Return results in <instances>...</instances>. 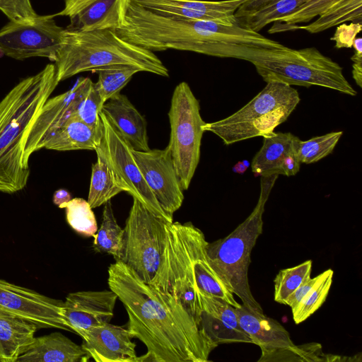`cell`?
<instances>
[{
    "instance_id": "obj_1",
    "label": "cell",
    "mask_w": 362,
    "mask_h": 362,
    "mask_svg": "<svg viewBox=\"0 0 362 362\" xmlns=\"http://www.w3.org/2000/svg\"><path fill=\"white\" fill-rule=\"evenodd\" d=\"M107 284L122 303L127 329L147 352L136 362H206L217 347L172 296L141 280L122 262L108 267Z\"/></svg>"
},
{
    "instance_id": "obj_2",
    "label": "cell",
    "mask_w": 362,
    "mask_h": 362,
    "mask_svg": "<svg viewBox=\"0 0 362 362\" xmlns=\"http://www.w3.org/2000/svg\"><path fill=\"white\" fill-rule=\"evenodd\" d=\"M207 243L203 232L192 223L168 222L160 266L149 284L176 298L197 324L200 293L221 298L235 308L240 305L210 266Z\"/></svg>"
},
{
    "instance_id": "obj_3",
    "label": "cell",
    "mask_w": 362,
    "mask_h": 362,
    "mask_svg": "<svg viewBox=\"0 0 362 362\" xmlns=\"http://www.w3.org/2000/svg\"><path fill=\"white\" fill-rule=\"evenodd\" d=\"M59 81L54 64L16 83L0 100V192L14 194L28 184L26 141L45 102Z\"/></svg>"
},
{
    "instance_id": "obj_4",
    "label": "cell",
    "mask_w": 362,
    "mask_h": 362,
    "mask_svg": "<svg viewBox=\"0 0 362 362\" xmlns=\"http://www.w3.org/2000/svg\"><path fill=\"white\" fill-rule=\"evenodd\" d=\"M115 31L124 40L153 52L176 49L226 58L238 42L232 26L163 16L131 0Z\"/></svg>"
},
{
    "instance_id": "obj_5",
    "label": "cell",
    "mask_w": 362,
    "mask_h": 362,
    "mask_svg": "<svg viewBox=\"0 0 362 362\" xmlns=\"http://www.w3.org/2000/svg\"><path fill=\"white\" fill-rule=\"evenodd\" d=\"M54 64L59 82L114 64L169 76L168 68L153 52L124 40L111 29L78 31L66 28Z\"/></svg>"
},
{
    "instance_id": "obj_6",
    "label": "cell",
    "mask_w": 362,
    "mask_h": 362,
    "mask_svg": "<svg viewBox=\"0 0 362 362\" xmlns=\"http://www.w3.org/2000/svg\"><path fill=\"white\" fill-rule=\"evenodd\" d=\"M269 194L260 192L257 204L249 216L223 238L207 243L208 262L224 286L238 296L250 310L263 314L253 296L248 279L250 255L262 233V215Z\"/></svg>"
},
{
    "instance_id": "obj_7",
    "label": "cell",
    "mask_w": 362,
    "mask_h": 362,
    "mask_svg": "<svg viewBox=\"0 0 362 362\" xmlns=\"http://www.w3.org/2000/svg\"><path fill=\"white\" fill-rule=\"evenodd\" d=\"M251 63L266 83L317 86L351 96L357 94L344 76L342 67L315 47L273 49Z\"/></svg>"
},
{
    "instance_id": "obj_8",
    "label": "cell",
    "mask_w": 362,
    "mask_h": 362,
    "mask_svg": "<svg viewBox=\"0 0 362 362\" xmlns=\"http://www.w3.org/2000/svg\"><path fill=\"white\" fill-rule=\"evenodd\" d=\"M300 99L291 86L268 82L250 102L233 115L205 123L204 132L217 135L226 145L264 136L284 122Z\"/></svg>"
},
{
    "instance_id": "obj_9",
    "label": "cell",
    "mask_w": 362,
    "mask_h": 362,
    "mask_svg": "<svg viewBox=\"0 0 362 362\" xmlns=\"http://www.w3.org/2000/svg\"><path fill=\"white\" fill-rule=\"evenodd\" d=\"M168 145L183 190L188 189L199 162L203 126L198 100L187 83L175 88L168 112Z\"/></svg>"
},
{
    "instance_id": "obj_10",
    "label": "cell",
    "mask_w": 362,
    "mask_h": 362,
    "mask_svg": "<svg viewBox=\"0 0 362 362\" xmlns=\"http://www.w3.org/2000/svg\"><path fill=\"white\" fill-rule=\"evenodd\" d=\"M168 222L170 221L133 198L123 228L120 252L115 261L123 263L141 280L151 284L161 261Z\"/></svg>"
},
{
    "instance_id": "obj_11",
    "label": "cell",
    "mask_w": 362,
    "mask_h": 362,
    "mask_svg": "<svg viewBox=\"0 0 362 362\" xmlns=\"http://www.w3.org/2000/svg\"><path fill=\"white\" fill-rule=\"evenodd\" d=\"M103 137L95 151L107 164L116 184L123 192L138 199L148 209L168 221H173L163 211L146 182L134 158L130 143L117 131L107 117L100 111Z\"/></svg>"
},
{
    "instance_id": "obj_12",
    "label": "cell",
    "mask_w": 362,
    "mask_h": 362,
    "mask_svg": "<svg viewBox=\"0 0 362 362\" xmlns=\"http://www.w3.org/2000/svg\"><path fill=\"white\" fill-rule=\"evenodd\" d=\"M54 17L38 16L30 21H9L0 30V49L17 60L45 57L54 62L66 30Z\"/></svg>"
},
{
    "instance_id": "obj_13",
    "label": "cell",
    "mask_w": 362,
    "mask_h": 362,
    "mask_svg": "<svg viewBox=\"0 0 362 362\" xmlns=\"http://www.w3.org/2000/svg\"><path fill=\"white\" fill-rule=\"evenodd\" d=\"M64 301L0 279V310L23 318L40 328L72 332L63 315Z\"/></svg>"
},
{
    "instance_id": "obj_14",
    "label": "cell",
    "mask_w": 362,
    "mask_h": 362,
    "mask_svg": "<svg viewBox=\"0 0 362 362\" xmlns=\"http://www.w3.org/2000/svg\"><path fill=\"white\" fill-rule=\"evenodd\" d=\"M134 158L148 186L168 216L173 220L184 200L180 185L168 146L164 149L146 151L133 148Z\"/></svg>"
},
{
    "instance_id": "obj_15",
    "label": "cell",
    "mask_w": 362,
    "mask_h": 362,
    "mask_svg": "<svg viewBox=\"0 0 362 362\" xmlns=\"http://www.w3.org/2000/svg\"><path fill=\"white\" fill-rule=\"evenodd\" d=\"M93 82L89 78H79L65 93L49 98L42 106L28 136L24 159L29 163L31 155L40 150L46 136L75 116L78 106Z\"/></svg>"
},
{
    "instance_id": "obj_16",
    "label": "cell",
    "mask_w": 362,
    "mask_h": 362,
    "mask_svg": "<svg viewBox=\"0 0 362 362\" xmlns=\"http://www.w3.org/2000/svg\"><path fill=\"white\" fill-rule=\"evenodd\" d=\"M117 299L112 290L70 293L63 303V315L71 331L82 337L90 329L110 322Z\"/></svg>"
},
{
    "instance_id": "obj_17",
    "label": "cell",
    "mask_w": 362,
    "mask_h": 362,
    "mask_svg": "<svg viewBox=\"0 0 362 362\" xmlns=\"http://www.w3.org/2000/svg\"><path fill=\"white\" fill-rule=\"evenodd\" d=\"M158 14L226 25L238 23L235 13L245 0H131Z\"/></svg>"
},
{
    "instance_id": "obj_18",
    "label": "cell",
    "mask_w": 362,
    "mask_h": 362,
    "mask_svg": "<svg viewBox=\"0 0 362 362\" xmlns=\"http://www.w3.org/2000/svg\"><path fill=\"white\" fill-rule=\"evenodd\" d=\"M128 0H64L54 16H67L68 29L78 31L117 30L122 24Z\"/></svg>"
},
{
    "instance_id": "obj_19",
    "label": "cell",
    "mask_w": 362,
    "mask_h": 362,
    "mask_svg": "<svg viewBox=\"0 0 362 362\" xmlns=\"http://www.w3.org/2000/svg\"><path fill=\"white\" fill-rule=\"evenodd\" d=\"M199 326L217 346L234 342L252 343L240 327L235 307L226 300L199 293Z\"/></svg>"
},
{
    "instance_id": "obj_20",
    "label": "cell",
    "mask_w": 362,
    "mask_h": 362,
    "mask_svg": "<svg viewBox=\"0 0 362 362\" xmlns=\"http://www.w3.org/2000/svg\"><path fill=\"white\" fill-rule=\"evenodd\" d=\"M263 144L254 156L251 168L255 176H293L300 168L296 145L298 137L290 132H271L262 136Z\"/></svg>"
},
{
    "instance_id": "obj_21",
    "label": "cell",
    "mask_w": 362,
    "mask_h": 362,
    "mask_svg": "<svg viewBox=\"0 0 362 362\" xmlns=\"http://www.w3.org/2000/svg\"><path fill=\"white\" fill-rule=\"evenodd\" d=\"M82 347L97 362H136V344L127 329L110 322L93 327L81 337Z\"/></svg>"
},
{
    "instance_id": "obj_22",
    "label": "cell",
    "mask_w": 362,
    "mask_h": 362,
    "mask_svg": "<svg viewBox=\"0 0 362 362\" xmlns=\"http://www.w3.org/2000/svg\"><path fill=\"white\" fill-rule=\"evenodd\" d=\"M101 111L134 150L150 149L146 119L126 95L120 93L114 95L104 103Z\"/></svg>"
},
{
    "instance_id": "obj_23",
    "label": "cell",
    "mask_w": 362,
    "mask_h": 362,
    "mask_svg": "<svg viewBox=\"0 0 362 362\" xmlns=\"http://www.w3.org/2000/svg\"><path fill=\"white\" fill-rule=\"evenodd\" d=\"M235 310L240 327L262 352L294 344L288 332L278 321L255 313L243 304Z\"/></svg>"
},
{
    "instance_id": "obj_24",
    "label": "cell",
    "mask_w": 362,
    "mask_h": 362,
    "mask_svg": "<svg viewBox=\"0 0 362 362\" xmlns=\"http://www.w3.org/2000/svg\"><path fill=\"white\" fill-rule=\"evenodd\" d=\"M90 359L81 345L56 332L35 337L16 362H87Z\"/></svg>"
},
{
    "instance_id": "obj_25",
    "label": "cell",
    "mask_w": 362,
    "mask_h": 362,
    "mask_svg": "<svg viewBox=\"0 0 362 362\" xmlns=\"http://www.w3.org/2000/svg\"><path fill=\"white\" fill-rule=\"evenodd\" d=\"M103 126L93 127L73 116L44 139L40 149L57 151H95L103 137Z\"/></svg>"
},
{
    "instance_id": "obj_26",
    "label": "cell",
    "mask_w": 362,
    "mask_h": 362,
    "mask_svg": "<svg viewBox=\"0 0 362 362\" xmlns=\"http://www.w3.org/2000/svg\"><path fill=\"white\" fill-rule=\"evenodd\" d=\"M362 0H337L316 21L305 25H285L274 22L269 33H275L294 30H305L310 33H317L347 21L361 23Z\"/></svg>"
},
{
    "instance_id": "obj_27",
    "label": "cell",
    "mask_w": 362,
    "mask_h": 362,
    "mask_svg": "<svg viewBox=\"0 0 362 362\" xmlns=\"http://www.w3.org/2000/svg\"><path fill=\"white\" fill-rule=\"evenodd\" d=\"M37 329L33 322L0 310V343L8 362H16L28 349Z\"/></svg>"
},
{
    "instance_id": "obj_28",
    "label": "cell",
    "mask_w": 362,
    "mask_h": 362,
    "mask_svg": "<svg viewBox=\"0 0 362 362\" xmlns=\"http://www.w3.org/2000/svg\"><path fill=\"white\" fill-rule=\"evenodd\" d=\"M97 154L93 164L88 202L92 209L105 204L122 189L116 184L112 174L104 158Z\"/></svg>"
},
{
    "instance_id": "obj_29",
    "label": "cell",
    "mask_w": 362,
    "mask_h": 362,
    "mask_svg": "<svg viewBox=\"0 0 362 362\" xmlns=\"http://www.w3.org/2000/svg\"><path fill=\"white\" fill-rule=\"evenodd\" d=\"M337 355L325 354L322 345L312 342L302 345H292L262 352L258 362L276 361H337Z\"/></svg>"
},
{
    "instance_id": "obj_30",
    "label": "cell",
    "mask_w": 362,
    "mask_h": 362,
    "mask_svg": "<svg viewBox=\"0 0 362 362\" xmlns=\"http://www.w3.org/2000/svg\"><path fill=\"white\" fill-rule=\"evenodd\" d=\"M93 248L97 252L106 253L117 258L120 252L123 228L117 223L110 201L104 204L102 223L93 236Z\"/></svg>"
},
{
    "instance_id": "obj_31",
    "label": "cell",
    "mask_w": 362,
    "mask_h": 362,
    "mask_svg": "<svg viewBox=\"0 0 362 362\" xmlns=\"http://www.w3.org/2000/svg\"><path fill=\"white\" fill-rule=\"evenodd\" d=\"M93 72L98 75V81L94 83V86L105 103L119 93L132 76L140 72V70L132 66L114 64L98 68Z\"/></svg>"
},
{
    "instance_id": "obj_32",
    "label": "cell",
    "mask_w": 362,
    "mask_h": 362,
    "mask_svg": "<svg viewBox=\"0 0 362 362\" xmlns=\"http://www.w3.org/2000/svg\"><path fill=\"white\" fill-rule=\"evenodd\" d=\"M307 1L277 0L237 21L242 27L259 33L267 25L292 13Z\"/></svg>"
},
{
    "instance_id": "obj_33",
    "label": "cell",
    "mask_w": 362,
    "mask_h": 362,
    "mask_svg": "<svg viewBox=\"0 0 362 362\" xmlns=\"http://www.w3.org/2000/svg\"><path fill=\"white\" fill-rule=\"evenodd\" d=\"M324 272L323 277L291 309L293 320L296 325L307 320L325 303L332 286L334 272L328 269Z\"/></svg>"
},
{
    "instance_id": "obj_34",
    "label": "cell",
    "mask_w": 362,
    "mask_h": 362,
    "mask_svg": "<svg viewBox=\"0 0 362 362\" xmlns=\"http://www.w3.org/2000/svg\"><path fill=\"white\" fill-rule=\"evenodd\" d=\"M343 134L342 131L332 132L307 141H296V151L300 163H316L329 155Z\"/></svg>"
},
{
    "instance_id": "obj_35",
    "label": "cell",
    "mask_w": 362,
    "mask_h": 362,
    "mask_svg": "<svg viewBox=\"0 0 362 362\" xmlns=\"http://www.w3.org/2000/svg\"><path fill=\"white\" fill-rule=\"evenodd\" d=\"M312 265V260H307L293 267L280 270L274 280V300L284 305L286 299L310 278Z\"/></svg>"
},
{
    "instance_id": "obj_36",
    "label": "cell",
    "mask_w": 362,
    "mask_h": 362,
    "mask_svg": "<svg viewBox=\"0 0 362 362\" xmlns=\"http://www.w3.org/2000/svg\"><path fill=\"white\" fill-rule=\"evenodd\" d=\"M59 207L65 209L67 223L76 233L86 237L95 235L98 225L93 209L88 201L76 197Z\"/></svg>"
},
{
    "instance_id": "obj_37",
    "label": "cell",
    "mask_w": 362,
    "mask_h": 362,
    "mask_svg": "<svg viewBox=\"0 0 362 362\" xmlns=\"http://www.w3.org/2000/svg\"><path fill=\"white\" fill-rule=\"evenodd\" d=\"M337 0H308L292 13L275 21L285 25L308 23L327 11Z\"/></svg>"
},
{
    "instance_id": "obj_38",
    "label": "cell",
    "mask_w": 362,
    "mask_h": 362,
    "mask_svg": "<svg viewBox=\"0 0 362 362\" xmlns=\"http://www.w3.org/2000/svg\"><path fill=\"white\" fill-rule=\"evenodd\" d=\"M103 105L104 103L93 83L87 95L81 102L75 116L93 127H100L103 123L99 114Z\"/></svg>"
},
{
    "instance_id": "obj_39",
    "label": "cell",
    "mask_w": 362,
    "mask_h": 362,
    "mask_svg": "<svg viewBox=\"0 0 362 362\" xmlns=\"http://www.w3.org/2000/svg\"><path fill=\"white\" fill-rule=\"evenodd\" d=\"M0 11L14 22H26L39 15L35 11L30 0H0Z\"/></svg>"
},
{
    "instance_id": "obj_40",
    "label": "cell",
    "mask_w": 362,
    "mask_h": 362,
    "mask_svg": "<svg viewBox=\"0 0 362 362\" xmlns=\"http://www.w3.org/2000/svg\"><path fill=\"white\" fill-rule=\"evenodd\" d=\"M362 29L361 23H354L350 24L342 23L338 25L331 40L335 41L337 48H350L352 47L356 35Z\"/></svg>"
},
{
    "instance_id": "obj_41",
    "label": "cell",
    "mask_w": 362,
    "mask_h": 362,
    "mask_svg": "<svg viewBox=\"0 0 362 362\" xmlns=\"http://www.w3.org/2000/svg\"><path fill=\"white\" fill-rule=\"evenodd\" d=\"M324 274L323 272L313 278L308 279L286 299L284 305H288L291 309L294 308L303 296L323 277Z\"/></svg>"
},
{
    "instance_id": "obj_42",
    "label": "cell",
    "mask_w": 362,
    "mask_h": 362,
    "mask_svg": "<svg viewBox=\"0 0 362 362\" xmlns=\"http://www.w3.org/2000/svg\"><path fill=\"white\" fill-rule=\"evenodd\" d=\"M277 0H245L236 10V19L252 14Z\"/></svg>"
},
{
    "instance_id": "obj_43",
    "label": "cell",
    "mask_w": 362,
    "mask_h": 362,
    "mask_svg": "<svg viewBox=\"0 0 362 362\" xmlns=\"http://www.w3.org/2000/svg\"><path fill=\"white\" fill-rule=\"evenodd\" d=\"M353 62L352 75L356 84L362 87V52L354 51V55L351 57Z\"/></svg>"
},
{
    "instance_id": "obj_44",
    "label": "cell",
    "mask_w": 362,
    "mask_h": 362,
    "mask_svg": "<svg viewBox=\"0 0 362 362\" xmlns=\"http://www.w3.org/2000/svg\"><path fill=\"white\" fill-rule=\"evenodd\" d=\"M71 199V194L64 189H59L55 191L53 195V202L58 206L64 203L68 202Z\"/></svg>"
},
{
    "instance_id": "obj_45",
    "label": "cell",
    "mask_w": 362,
    "mask_h": 362,
    "mask_svg": "<svg viewBox=\"0 0 362 362\" xmlns=\"http://www.w3.org/2000/svg\"><path fill=\"white\" fill-rule=\"evenodd\" d=\"M249 166L250 163L247 160H244L239 161L233 166V171L234 173L243 175L245 173Z\"/></svg>"
},
{
    "instance_id": "obj_46",
    "label": "cell",
    "mask_w": 362,
    "mask_h": 362,
    "mask_svg": "<svg viewBox=\"0 0 362 362\" xmlns=\"http://www.w3.org/2000/svg\"><path fill=\"white\" fill-rule=\"evenodd\" d=\"M352 47L354 48V51L362 52V39L361 37L355 38Z\"/></svg>"
},
{
    "instance_id": "obj_47",
    "label": "cell",
    "mask_w": 362,
    "mask_h": 362,
    "mask_svg": "<svg viewBox=\"0 0 362 362\" xmlns=\"http://www.w3.org/2000/svg\"><path fill=\"white\" fill-rule=\"evenodd\" d=\"M0 362H8V360L4 353V349L0 343Z\"/></svg>"
}]
</instances>
